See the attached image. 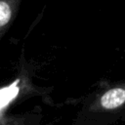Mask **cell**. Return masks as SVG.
<instances>
[{
	"instance_id": "6da1fadb",
	"label": "cell",
	"mask_w": 125,
	"mask_h": 125,
	"mask_svg": "<svg viewBox=\"0 0 125 125\" xmlns=\"http://www.w3.org/2000/svg\"><path fill=\"white\" fill-rule=\"evenodd\" d=\"M12 17V11L9 4L5 1H0V26H4L9 22Z\"/></svg>"
}]
</instances>
